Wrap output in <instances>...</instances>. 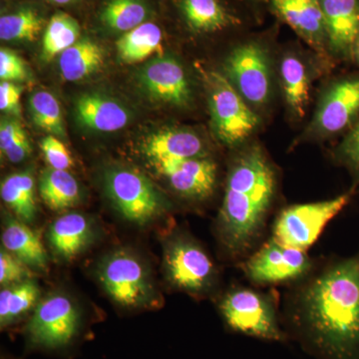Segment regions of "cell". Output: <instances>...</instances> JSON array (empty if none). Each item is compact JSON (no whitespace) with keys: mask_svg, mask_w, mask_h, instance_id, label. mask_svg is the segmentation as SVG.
Here are the masks:
<instances>
[{"mask_svg":"<svg viewBox=\"0 0 359 359\" xmlns=\"http://www.w3.org/2000/svg\"><path fill=\"white\" fill-rule=\"evenodd\" d=\"M285 332L316 359H359V250L297 290Z\"/></svg>","mask_w":359,"mask_h":359,"instance_id":"obj_1","label":"cell"},{"mask_svg":"<svg viewBox=\"0 0 359 359\" xmlns=\"http://www.w3.org/2000/svg\"><path fill=\"white\" fill-rule=\"evenodd\" d=\"M276 175L259 148L233 161L219 211L218 233L229 257L244 261L263 238L276 193Z\"/></svg>","mask_w":359,"mask_h":359,"instance_id":"obj_2","label":"cell"},{"mask_svg":"<svg viewBox=\"0 0 359 359\" xmlns=\"http://www.w3.org/2000/svg\"><path fill=\"white\" fill-rule=\"evenodd\" d=\"M219 311L231 332L266 341L290 340L268 294L245 287L231 290L222 299Z\"/></svg>","mask_w":359,"mask_h":359,"instance_id":"obj_3","label":"cell"},{"mask_svg":"<svg viewBox=\"0 0 359 359\" xmlns=\"http://www.w3.org/2000/svg\"><path fill=\"white\" fill-rule=\"evenodd\" d=\"M82 332L81 313L65 294H52L40 302L25 327L28 346L50 353L67 351Z\"/></svg>","mask_w":359,"mask_h":359,"instance_id":"obj_4","label":"cell"},{"mask_svg":"<svg viewBox=\"0 0 359 359\" xmlns=\"http://www.w3.org/2000/svg\"><path fill=\"white\" fill-rule=\"evenodd\" d=\"M209 95L212 128L219 141L237 146L250 136L259 125V117L233 86L226 75L212 71L205 74Z\"/></svg>","mask_w":359,"mask_h":359,"instance_id":"obj_5","label":"cell"},{"mask_svg":"<svg viewBox=\"0 0 359 359\" xmlns=\"http://www.w3.org/2000/svg\"><path fill=\"white\" fill-rule=\"evenodd\" d=\"M355 192L353 188L334 199L287 207L276 218L271 238L285 247L309 249L325 226L349 204Z\"/></svg>","mask_w":359,"mask_h":359,"instance_id":"obj_6","label":"cell"},{"mask_svg":"<svg viewBox=\"0 0 359 359\" xmlns=\"http://www.w3.org/2000/svg\"><path fill=\"white\" fill-rule=\"evenodd\" d=\"M104 184L116 209L133 223H149L166 211V201L152 182L137 170L111 168L104 176Z\"/></svg>","mask_w":359,"mask_h":359,"instance_id":"obj_7","label":"cell"},{"mask_svg":"<svg viewBox=\"0 0 359 359\" xmlns=\"http://www.w3.org/2000/svg\"><path fill=\"white\" fill-rule=\"evenodd\" d=\"M241 264L245 276L257 285L299 280L308 275L313 266L306 250L285 247L273 238Z\"/></svg>","mask_w":359,"mask_h":359,"instance_id":"obj_8","label":"cell"},{"mask_svg":"<svg viewBox=\"0 0 359 359\" xmlns=\"http://www.w3.org/2000/svg\"><path fill=\"white\" fill-rule=\"evenodd\" d=\"M165 269L175 287L191 294H205L217 283V269L211 257L189 238L178 237L169 243Z\"/></svg>","mask_w":359,"mask_h":359,"instance_id":"obj_9","label":"cell"},{"mask_svg":"<svg viewBox=\"0 0 359 359\" xmlns=\"http://www.w3.org/2000/svg\"><path fill=\"white\" fill-rule=\"evenodd\" d=\"M100 280L113 301L125 308H141L153 289L143 264L130 252L118 250L101 264Z\"/></svg>","mask_w":359,"mask_h":359,"instance_id":"obj_10","label":"cell"},{"mask_svg":"<svg viewBox=\"0 0 359 359\" xmlns=\"http://www.w3.org/2000/svg\"><path fill=\"white\" fill-rule=\"evenodd\" d=\"M226 76L245 101L266 102L271 91V72L266 49L257 42L238 45L224 62Z\"/></svg>","mask_w":359,"mask_h":359,"instance_id":"obj_11","label":"cell"},{"mask_svg":"<svg viewBox=\"0 0 359 359\" xmlns=\"http://www.w3.org/2000/svg\"><path fill=\"white\" fill-rule=\"evenodd\" d=\"M138 81L142 90L157 102L184 107L192 99V90L185 70L171 56H158L149 61L141 68Z\"/></svg>","mask_w":359,"mask_h":359,"instance_id":"obj_12","label":"cell"},{"mask_svg":"<svg viewBox=\"0 0 359 359\" xmlns=\"http://www.w3.org/2000/svg\"><path fill=\"white\" fill-rule=\"evenodd\" d=\"M152 165L177 193L188 199H208L216 188L217 165L209 158L167 161Z\"/></svg>","mask_w":359,"mask_h":359,"instance_id":"obj_13","label":"cell"},{"mask_svg":"<svg viewBox=\"0 0 359 359\" xmlns=\"http://www.w3.org/2000/svg\"><path fill=\"white\" fill-rule=\"evenodd\" d=\"M359 120V76L335 82L323 99L316 118L323 133L334 135L351 130Z\"/></svg>","mask_w":359,"mask_h":359,"instance_id":"obj_14","label":"cell"},{"mask_svg":"<svg viewBox=\"0 0 359 359\" xmlns=\"http://www.w3.org/2000/svg\"><path fill=\"white\" fill-rule=\"evenodd\" d=\"M327 45L342 57L353 58L359 36V0H320Z\"/></svg>","mask_w":359,"mask_h":359,"instance_id":"obj_15","label":"cell"},{"mask_svg":"<svg viewBox=\"0 0 359 359\" xmlns=\"http://www.w3.org/2000/svg\"><path fill=\"white\" fill-rule=\"evenodd\" d=\"M77 121L92 131H119L128 125L129 110L119 101L100 93H85L75 102Z\"/></svg>","mask_w":359,"mask_h":359,"instance_id":"obj_16","label":"cell"},{"mask_svg":"<svg viewBox=\"0 0 359 359\" xmlns=\"http://www.w3.org/2000/svg\"><path fill=\"white\" fill-rule=\"evenodd\" d=\"M278 18L309 43L320 47L327 41V28L320 0H269Z\"/></svg>","mask_w":359,"mask_h":359,"instance_id":"obj_17","label":"cell"},{"mask_svg":"<svg viewBox=\"0 0 359 359\" xmlns=\"http://www.w3.org/2000/svg\"><path fill=\"white\" fill-rule=\"evenodd\" d=\"M142 152L152 164L205 157L200 137L187 129H165L151 134L142 144Z\"/></svg>","mask_w":359,"mask_h":359,"instance_id":"obj_18","label":"cell"},{"mask_svg":"<svg viewBox=\"0 0 359 359\" xmlns=\"http://www.w3.org/2000/svg\"><path fill=\"white\" fill-rule=\"evenodd\" d=\"M178 6L189 29L197 34H212L242 25L221 0H178Z\"/></svg>","mask_w":359,"mask_h":359,"instance_id":"obj_19","label":"cell"},{"mask_svg":"<svg viewBox=\"0 0 359 359\" xmlns=\"http://www.w3.org/2000/svg\"><path fill=\"white\" fill-rule=\"evenodd\" d=\"M91 235V226L86 217L79 212H69L54 221L48 238L59 257L70 259L87 247Z\"/></svg>","mask_w":359,"mask_h":359,"instance_id":"obj_20","label":"cell"},{"mask_svg":"<svg viewBox=\"0 0 359 359\" xmlns=\"http://www.w3.org/2000/svg\"><path fill=\"white\" fill-rule=\"evenodd\" d=\"M105 51L93 40H78L59 57L61 75L70 82L81 81L98 72L105 63Z\"/></svg>","mask_w":359,"mask_h":359,"instance_id":"obj_21","label":"cell"},{"mask_svg":"<svg viewBox=\"0 0 359 359\" xmlns=\"http://www.w3.org/2000/svg\"><path fill=\"white\" fill-rule=\"evenodd\" d=\"M1 240L4 249L28 266L46 268L48 257L39 236L22 222L8 219L2 231Z\"/></svg>","mask_w":359,"mask_h":359,"instance_id":"obj_22","label":"cell"},{"mask_svg":"<svg viewBox=\"0 0 359 359\" xmlns=\"http://www.w3.org/2000/svg\"><path fill=\"white\" fill-rule=\"evenodd\" d=\"M162 30L152 22H144L130 30L116 43L118 54L127 65L142 62L153 54L163 55Z\"/></svg>","mask_w":359,"mask_h":359,"instance_id":"obj_23","label":"cell"},{"mask_svg":"<svg viewBox=\"0 0 359 359\" xmlns=\"http://www.w3.org/2000/svg\"><path fill=\"white\" fill-rule=\"evenodd\" d=\"M2 200L21 221L29 223L36 216L35 184L30 171L9 175L0 188Z\"/></svg>","mask_w":359,"mask_h":359,"instance_id":"obj_24","label":"cell"},{"mask_svg":"<svg viewBox=\"0 0 359 359\" xmlns=\"http://www.w3.org/2000/svg\"><path fill=\"white\" fill-rule=\"evenodd\" d=\"M39 194L49 209L63 211L76 204L80 198V187L69 172L50 168L41 175Z\"/></svg>","mask_w":359,"mask_h":359,"instance_id":"obj_25","label":"cell"},{"mask_svg":"<svg viewBox=\"0 0 359 359\" xmlns=\"http://www.w3.org/2000/svg\"><path fill=\"white\" fill-rule=\"evenodd\" d=\"M283 93L290 110L299 117L306 113L309 100V79L306 66L294 56H287L280 65Z\"/></svg>","mask_w":359,"mask_h":359,"instance_id":"obj_26","label":"cell"},{"mask_svg":"<svg viewBox=\"0 0 359 359\" xmlns=\"http://www.w3.org/2000/svg\"><path fill=\"white\" fill-rule=\"evenodd\" d=\"M39 297V287L32 280L2 290L0 294V325L2 330L25 316L34 308Z\"/></svg>","mask_w":359,"mask_h":359,"instance_id":"obj_27","label":"cell"},{"mask_svg":"<svg viewBox=\"0 0 359 359\" xmlns=\"http://www.w3.org/2000/svg\"><path fill=\"white\" fill-rule=\"evenodd\" d=\"M80 37V26L76 20L65 13L52 16L45 28L42 39V58L49 61L62 53Z\"/></svg>","mask_w":359,"mask_h":359,"instance_id":"obj_28","label":"cell"},{"mask_svg":"<svg viewBox=\"0 0 359 359\" xmlns=\"http://www.w3.org/2000/svg\"><path fill=\"white\" fill-rule=\"evenodd\" d=\"M44 18L35 9L26 7L0 18V39L7 42H32L43 29Z\"/></svg>","mask_w":359,"mask_h":359,"instance_id":"obj_29","label":"cell"},{"mask_svg":"<svg viewBox=\"0 0 359 359\" xmlns=\"http://www.w3.org/2000/svg\"><path fill=\"white\" fill-rule=\"evenodd\" d=\"M149 14L143 0H109L101 13V20L111 29L126 33L143 25Z\"/></svg>","mask_w":359,"mask_h":359,"instance_id":"obj_30","label":"cell"},{"mask_svg":"<svg viewBox=\"0 0 359 359\" xmlns=\"http://www.w3.org/2000/svg\"><path fill=\"white\" fill-rule=\"evenodd\" d=\"M29 113L35 126L58 138H65L62 111L50 92L36 91L29 98Z\"/></svg>","mask_w":359,"mask_h":359,"instance_id":"obj_31","label":"cell"},{"mask_svg":"<svg viewBox=\"0 0 359 359\" xmlns=\"http://www.w3.org/2000/svg\"><path fill=\"white\" fill-rule=\"evenodd\" d=\"M337 158L353 175V188L359 191V120L340 144L337 149Z\"/></svg>","mask_w":359,"mask_h":359,"instance_id":"obj_32","label":"cell"},{"mask_svg":"<svg viewBox=\"0 0 359 359\" xmlns=\"http://www.w3.org/2000/svg\"><path fill=\"white\" fill-rule=\"evenodd\" d=\"M32 276L27 264L18 257L2 249L0 252V283L2 285H18Z\"/></svg>","mask_w":359,"mask_h":359,"instance_id":"obj_33","label":"cell"},{"mask_svg":"<svg viewBox=\"0 0 359 359\" xmlns=\"http://www.w3.org/2000/svg\"><path fill=\"white\" fill-rule=\"evenodd\" d=\"M0 79L8 82L29 80V71L25 60L11 49L1 48L0 50Z\"/></svg>","mask_w":359,"mask_h":359,"instance_id":"obj_34","label":"cell"},{"mask_svg":"<svg viewBox=\"0 0 359 359\" xmlns=\"http://www.w3.org/2000/svg\"><path fill=\"white\" fill-rule=\"evenodd\" d=\"M40 149L43 153L45 160L50 168L67 171L73 166V159L65 144L58 137L49 135L40 142Z\"/></svg>","mask_w":359,"mask_h":359,"instance_id":"obj_35","label":"cell"},{"mask_svg":"<svg viewBox=\"0 0 359 359\" xmlns=\"http://www.w3.org/2000/svg\"><path fill=\"white\" fill-rule=\"evenodd\" d=\"M22 87L14 82L1 81L0 84V109L2 112L20 117V97Z\"/></svg>","mask_w":359,"mask_h":359,"instance_id":"obj_36","label":"cell"},{"mask_svg":"<svg viewBox=\"0 0 359 359\" xmlns=\"http://www.w3.org/2000/svg\"><path fill=\"white\" fill-rule=\"evenodd\" d=\"M25 132L22 125L18 120L13 119V118L2 119L1 124H0V149H1V152L4 154L13 145L14 142L18 140Z\"/></svg>","mask_w":359,"mask_h":359,"instance_id":"obj_37","label":"cell"},{"mask_svg":"<svg viewBox=\"0 0 359 359\" xmlns=\"http://www.w3.org/2000/svg\"><path fill=\"white\" fill-rule=\"evenodd\" d=\"M32 143L28 139L27 134L25 132L18 140L14 142L13 145L4 153V156L9 162L20 163L32 154Z\"/></svg>","mask_w":359,"mask_h":359,"instance_id":"obj_38","label":"cell"},{"mask_svg":"<svg viewBox=\"0 0 359 359\" xmlns=\"http://www.w3.org/2000/svg\"><path fill=\"white\" fill-rule=\"evenodd\" d=\"M353 58L356 61V63L359 65V36L358 40H356L355 44H354Z\"/></svg>","mask_w":359,"mask_h":359,"instance_id":"obj_39","label":"cell"},{"mask_svg":"<svg viewBox=\"0 0 359 359\" xmlns=\"http://www.w3.org/2000/svg\"><path fill=\"white\" fill-rule=\"evenodd\" d=\"M50 1L57 4H70V2L74 1V0H50Z\"/></svg>","mask_w":359,"mask_h":359,"instance_id":"obj_40","label":"cell"}]
</instances>
